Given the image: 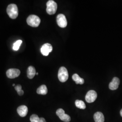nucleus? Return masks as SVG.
Listing matches in <instances>:
<instances>
[{
    "instance_id": "obj_1",
    "label": "nucleus",
    "mask_w": 122,
    "mask_h": 122,
    "mask_svg": "<svg viewBox=\"0 0 122 122\" xmlns=\"http://www.w3.org/2000/svg\"><path fill=\"white\" fill-rule=\"evenodd\" d=\"M6 11L9 17L12 19H15L17 17L18 15V9L17 6L15 4H11L8 6Z\"/></svg>"
},
{
    "instance_id": "obj_2",
    "label": "nucleus",
    "mask_w": 122,
    "mask_h": 122,
    "mask_svg": "<svg viewBox=\"0 0 122 122\" xmlns=\"http://www.w3.org/2000/svg\"><path fill=\"white\" fill-rule=\"evenodd\" d=\"M41 22L40 19L35 15H30L27 19V23L28 25L33 27H37L39 26Z\"/></svg>"
},
{
    "instance_id": "obj_3",
    "label": "nucleus",
    "mask_w": 122,
    "mask_h": 122,
    "mask_svg": "<svg viewBox=\"0 0 122 122\" xmlns=\"http://www.w3.org/2000/svg\"><path fill=\"white\" fill-rule=\"evenodd\" d=\"M68 72L66 68L64 67H61L58 72V78L61 82H66L68 78Z\"/></svg>"
},
{
    "instance_id": "obj_4",
    "label": "nucleus",
    "mask_w": 122,
    "mask_h": 122,
    "mask_svg": "<svg viewBox=\"0 0 122 122\" xmlns=\"http://www.w3.org/2000/svg\"><path fill=\"white\" fill-rule=\"evenodd\" d=\"M47 12L49 15H53L56 12L57 8V4L53 0H48L47 3Z\"/></svg>"
},
{
    "instance_id": "obj_5",
    "label": "nucleus",
    "mask_w": 122,
    "mask_h": 122,
    "mask_svg": "<svg viewBox=\"0 0 122 122\" xmlns=\"http://www.w3.org/2000/svg\"><path fill=\"white\" fill-rule=\"evenodd\" d=\"M57 115L59 117L61 120L63 122H69L71 121L70 116L65 113V111L62 109H59L56 111Z\"/></svg>"
},
{
    "instance_id": "obj_6",
    "label": "nucleus",
    "mask_w": 122,
    "mask_h": 122,
    "mask_svg": "<svg viewBox=\"0 0 122 122\" xmlns=\"http://www.w3.org/2000/svg\"><path fill=\"white\" fill-rule=\"evenodd\" d=\"M97 97V94L96 91L91 90L88 92L86 96V100L87 103H91L96 100Z\"/></svg>"
},
{
    "instance_id": "obj_7",
    "label": "nucleus",
    "mask_w": 122,
    "mask_h": 122,
    "mask_svg": "<svg viewBox=\"0 0 122 122\" xmlns=\"http://www.w3.org/2000/svg\"><path fill=\"white\" fill-rule=\"evenodd\" d=\"M57 22L58 25L61 28H65L67 26V20L63 14H60L57 16Z\"/></svg>"
},
{
    "instance_id": "obj_8",
    "label": "nucleus",
    "mask_w": 122,
    "mask_h": 122,
    "mask_svg": "<svg viewBox=\"0 0 122 122\" xmlns=\"http://www.w3.org/2000/svg\"><path fill=\"white\" fill-rule=\"evenodd\" d=\"M20 70L15 68L9 69L7 71L6 74L7 76L9 78H15L19 76L20 75Z\"/></svg>"
},
{
    "instance_id": "obj_9",
    "label": "nucleus",
    "mask_w": 122,
    "mask_h": 122,
    "mask_svg": "<svg viewBox=\"0 0 122 122\" xmlns=\"http://www.w3.org/2000/svg\"><path fill=\"white\" fill-rule=\"evenodd\" d=\"M52 50V46L51 44L48 43L44 44L40 49L41 53L45 56H48L49 53L51 52Z\"/></svg>"
},
{
    "instance_id": "obj_10",
    "label": "nucleus",
    "mask_w": 122,
    "mask_h": 122,
    "mask_svg": "<svg viewBox=\"0 0 122 122\" xmlns=\"http://www.w3.org/2000/svg\"><path fill=\"white\" fill-rule=\"evenodd\" d=\"M120 84V80L117 77H114L109 84V88L111 90H116Z\"/></svg>"
},
{
    "instance_id": "obj_11",
    "label": "nucleus",
    "mask_w": 122,
    "mask_h": 122,
    "mask_svg": "<svg viewBox=\"0 0 122 122\" xmlns=\"http://www.w3.org/2000/svg\"><path fill=\"white\" fill-rule=\"evenodd\" d=\"M17 113L22 117L26 116L28 112V109L25 105H21L17 109Z\"/></svg>"
},
{
    "instance_id": "obj_12",
    "label": "nucleus",
    "mask_w": 122,
    "mask_h": 122,
    "mask_svg": "<svg viewBox=\"0 0 122 122\" xmlns=\"http://www.w3.org/2000/svg\"><path fill=\"white\" fill-rule=\"evenodd\" d=\"M94 119L96 122H104L105 121L104 116L100 112H97L94 114Z\"/></svg>"
},
{
    "instance_id": "obj_13",
    "label": "nucleus",
    "mask_w": 122,
    "mask_h": 122,
    "mask_svg": "<svg viewBox=\"0 0 122 122\" xmlns=\"http://www.w3.org/2000/svg\"><path fill=\"white\" fill-rule=\"evenodd\" d=\"M27 76L29 79H33L36 74L35 68L33 66H30L27 69Z\"/></svg>"
},
{
    "instance_id": "obj_14",
    "label": "nucleus",
    "mask_w": 122,
    "mask_h": 122,
    "mask_svg": "<svg viewBox=\"0 0 122 122\" xmlns=\"http://www.w3.org/2000/svg\"><path fill=\"white\" fill-rule=\"evenodd\" d=\"M37 93L39 95H46L48 93L47 87L44 85L41 86L38 88L37 90Z\"/></svg>"
},
{
    "instance_id": "obj_15",
    "label": "nucleus",
    "mask_w": 122,
    "mask_h": 122,
    "mask_svg": "<svg viewBox=\"0 0 122 122\" xmlns=\"http://www.w3.org/2000/svg\"><path fill=\"white\" fill-rule=\"evenodd\" d=\"M72 78L76 84L82 85L84 83V79L80 77L77 74H74L72 76Z\"/></svg>"
},
{
    "instance_id": "obj_16",
    "label": "nucleus",
    "mask_w": 122,
    "mask_h": 122,
    "mask_svg": "<svg viewBox=\"0 0 122 122\" xmlns=\"http://www.w3.org/2000/svg\"><path fill=\"white\" fill-rule=\"evenodd\" d=\"M31 122H46L44 118H39L36 114H33L30 118Z\"/></svg>"
},
{
    "instance_id": "obj_17",
    "label": "nucleus",
    "mask_w": 122,
    "mask_h": 122,
    "mask_svg": "<svg viewBox=\"0 0 122 122\" xmlns=\"http://www.w3.org/2000/svg\"><path fill=\"white\" fill-rule=\"evenodd\" d=\"M75 105L78 108L80 109H85L86 105L83 101L81 100H76L75 101Z\"/></svg>"
},
{
    "instance_id": "obj_18",
    "label": "nucleus",
    "mask_w": 122,
    "mask_h": 122,
    "mask_svg": "<svg viewBox=\"0 0 122 122\" xmlns=\"http://www.w3.org/2000/svg\"><path fill=\"white\" fill-rule=\"evenodd\" d=\"M22 43V41L21 40H18L16 41L13 44V50L15 51H17L19 50L20 45Z\"/></svg>"
},
{
    "instance_id": "obj_19",
    "label": "nucleus",
    "mask_w": 122,
    "mask_h": 122,
    "mask_svg": "<svg viewBox=\"0 0 122 122\" xmlns=\"http://www.w3.org/2000/svg\"><path fill=\"white\" fill-rule=\"evenodd\" d=\"M15 90L17 92L18 94L20 96L23 95L24 92L22 90V86L20 85H18L15 87Z\"/></svg>"
},
{
    "instance_id": "obj_20",
    "label": "nucleus",
    "mask_w": 122,
    "mask_h": 122,
    "mask_svg": "<svg viewBox=\"0 0 122 122\" xmlns=\"http://www.w3.org/2000/svg\"><path fill=\"white\" fill-rule=\"evenodd\" d=\"M120 115H121V116H122V109L120 111Z\"/></svg>"
},
{
    "instance_id": "obj_21",
    "label": "nucleus",
    "mask_w": 122,
    "mask_h": 122,
    "mask_svg": "<svg viewBox=\"0 0 122 122\" xmlns=\"http://www.w3.org/2000/svg\"><path fill=\"white\" fill-rule=\"evenodd\" d=\"M13 86H15V84H13Z\"/></svg>"
},
{
    "instance_id": "obj_22",
    "label": "nucleus",
    "mask_w": 122,
    "mask_h": 122,
    "mask_svg": "<svg viewBox=\"0 0 122 122\" xmlns=\"http://www.w3.org/2000/svg\"><path fill=\"white\" fill-rule=\"evenodd\" d=\"M36 75H38V74H39V73H38V72H37V73H36Z\"/></svg>"
}]
</instances>
